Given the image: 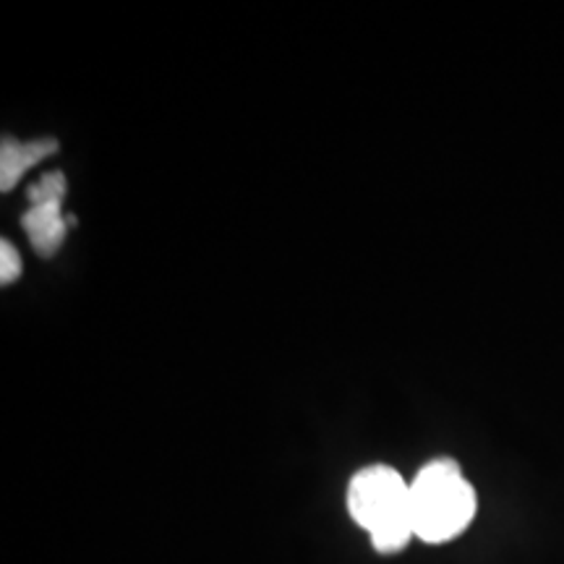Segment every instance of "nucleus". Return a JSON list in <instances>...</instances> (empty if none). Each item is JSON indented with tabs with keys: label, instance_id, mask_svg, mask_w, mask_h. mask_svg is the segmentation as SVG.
<instances>
[{
	"label": "nucleus",
	"instance_id": "obj_1",
	"mask_svg": "<svg viewBox=\"0 0 564 564\" xmlns=\"http://www.w3.org/2000/svg\"><path fill=\"white\" fill-rule=\"evenodd\" d=\"M348 512L382 554L403 552L415 539L411 484L390 465H371L350 478Z\"/></svg>",
	"mask_w": 564,
	"mask_h": 564
},
{
	"label": "nucleus",
	"instance_id": "obj_2",
	"mask_svg": "<svg viewBox=\"0 0 564 564\" xmlns=\"http://www.w3.org/2000/svg\"><path fill=\"white\" fill-rule=\"evenodd\" d=\"M476 491L460 465L440 457L423 465L411 484V520L415 539L444 544L460 535L476 518Z\"/></svg>",
	"mask_w": 564,
	"mask_h": 564
},
{
	"label": "nucleus",
	"instance_id": "obj_3",
	"mask_svg": "<svg viewBox=\"0 0 564 564\" xmlns=\"http://www.w3.org/2000/svg\"><path fill=\"white\" fill-rule=\"evenodd\" d=\"M26 236L34 249H37L40 257H53L55 251L61 249L63 241H66L70 220L63 215V199L53 202H34L30 209H26L24 220Z\"/></svg>",
	"mask_w": 564,
	"mask_h": 564
},
{
	"label": "nucleus",
	"instance_id": "obj_4",
	"mask_svg": "<svg viewBox=\"0 0 564 564\" xmlns=\"http://www.w3.org/2000/svg\"><path fill=\"white\" fill-rule=\"evenodd\" d=\"M58 150L53 139H37V141H17V139H3L0 147V188L11 192L17 183L24 178V173L32 165H37L45 158Z\"/></svg>",
	"mask_w": 564,
	"mask_h": 564
},
{
	"label": "nucleus",
	"instance_id": "obj_5",
	"mask_svg": "<svg viewBox=\"0 0 564 564\" xmlns=\"http://www.w3.org/2000/svg\"><path fill=\"white\" fill-rule=\"evenodd\" d=\"M63 196H66V178H63V173L42 175V181L30 188V204L63 199Z\"/></svg>",
	"mask_w": 564,
	"mask_h": 564
},
{
	"label": "nucleus",
	"instance_id": "obj_6",
	"mask_svg": "<svg viewBox=\"0 0 564 564\" xmlns=\"http://www.w3.org/2000/svg\"><path fill=\"white\" fill-rule=\"evenodd\" d=\"M21 274V257L19 251L13 249L9 241L0 243V282L3 285H11V282H17Z\"/></svg>",
	"mask_w": 564,
	"mask_h": 564
}]
</instances>
